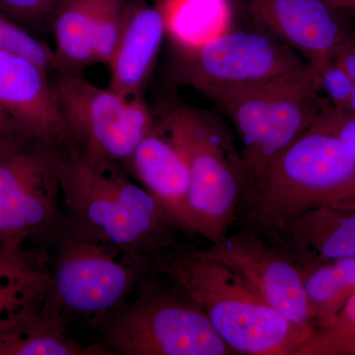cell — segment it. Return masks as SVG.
Wrapping results in <instances>:
<instances>
[{"label": "cell", "instance_id": "1", "mask_svg": "<svg viewBox=\"0 0 355 355\" xmlns=\"http://www.w3.org/2000/svg\"><path fill=\"white\" fill-rule=\"evenodd\" d=\"M55 163L65 225L154 270L159 261L183 248L179 235L189 233L119 165L92 162L70 144L55 146Z\"/></svg>", "mask_w": 355, "mask_h": 355}, {"label": "cell", "instance_id": "2", "mask_svg": "<svg viewBox=\"0 0 355 355\" xmlns=\"http://www.w3.org/2000/svg\"><path fill=\"white\" fill-rule=\"evenodd\" d=\"M155 270L202 308L235 354L296 355L314 334L268 304L234 270L202 249L177 250L158 261Z\"/></svg>", "mask_w": 355, "mask_h": 355}, {"label": "cell", "instance_id": "3", "mask_svg": "<svg viewBox=\"0 0 355 355\" xmlns=\"http://www.w3.org/2000/svg\"><path fill=\"white\" fill-rule=\"evenodd\" d=\"M326 205L355 207V160L334 135L310 128L270 164L237 220L270 242L299 214Z\"/></svg>", "mask_w": 355, "mask_h": 355}, {"label": "cell", "instance_id": "4", "mask_svg": "<svg viewBox=\"0 0 355 355\" xmlns=\"http://www.w3.org/2000/svg\"><path fill=\"white\" fill-rule=\"evenodd\" d=\"M320 91L319 76L309 64L279 80L212 99L241 139L246 184L242 205L260 187L273 161L314 125L328 101Z\"/></svg>", "mask_w": 355, "mask_h": 355}, {"label": "cell", "instance_id": "5", "mask_svg": "<svg viewBox=\"0 0 355 355\" xmlns=\"http://www.w3.org/2000/svg\"><path fill=\"white\" fill-rule=\"evenodd\" d=\"M164 120L188 165L187 227L211 244L220 242L237 222L246 191L234 137L218 119L189 106Z\"/></svg>", "mask_w": 355, "mask_h": 355}, {"label": "cell", "instance_id": "6", "mask_svg": "<svg viewBox=\"0 0 355 355\" xmlns=\"http://www.w3.org/2000/svg\"><path fill=\"white\" fill-rule=\"evenodd\" d=\"M172 284L142 282L132 302L98 320L110 349L123 355L234 354L202 308Z\"/></svg>", "mask_w": 355, "mask_h": 355}, {"label": "cell", "instance_id": "7", "mask_svg": "<svg viewBox=\"0 0 355 355\" xmlns=\"http://www.w3.org/2000/svg\"><path fill=\"white\" fill-rule=\"evenodd\" d=\"M62 197L55 146L14 132L0 139V248L23 252L30 238L53 233Z\"/></svg>", "mask_w": 355, "mask_h": 355}, {"label": "cell", "instance_id": "8", "mask_svg": "<svg viewBox=\"0 0 355 355\" xmlns=\"http://www.w3.org/2000/svg\"><path fill=\"white\" fill-rule=\"evenodd\" d=\"M53 86L70 144L92 162H128L153 127L140 97H125L67 72H58Z\"/></svg>", "mask_w": 355, "mask_h": 355}, {"label": "cell", "instance_id": "9", "mask_svg": "<svg viewBox=\"0 0 355 355\" xmlns=\"http://www.w3.org/2000/svg\"><path fill=\"white\" fill-rule=\"evenodd\" d=\"M62 231L44 304L62 316L67 311L101 319L120 307L151 270L65 224Z\"/></svg>", "mask_w": 355, "mask_h": 355}, {"label": "cell", "instance_id": "10", "mask_svg": "<svg viewBox=\"0 0 355 355\" xmlns=\"http://www.w3.org/2000/svg\"><path fill=\"white\" fill-rule=\"evenodd\" d=\"M182 51L184 80L210 99L279 80L309 65L284 42L261 33H224Z\"/></svg>", "mask_w": 355, "mask_h": 355}, {"label": "cell", "instance_id": "11", "mask_svg": "<svg viewBox=\"0 0 355 355\" xmlns=\"http://www.w3.org/2000/svg\"><path fill=\"white\" fill-rule=\"evenodd\" d=\"M202 251L234 270L287 319L313 329L300 268L286 250L241 226Z\"/></svg>", "mask_w": 355, "mask_h": 355}, {"label": "cell", "instance_id": "12", "mask_svg": "<svg viewBox=\"0 0 355 355\" xmlns=\"http://www.w3.org/2000/svg\"><path fill=\"white\" fill-rule=\"evenodd\" d=\"M30 58L0 49V107L19 132L53 144H70L55 86Z\"/></svg>", "mask_w": 355, "mask_h": 355}, {"label": "cell", "instance_id": "13", "mask_svg": "<svg viewBox=\"0 0 355 355\" xmlns=\"http://www.w3.org/2000/svg\"><path fill=\"white\" fill-rule=\"evenodd\" d=\"M257 22L321 69L349 37L338 11L322 0H246Z\"/></svg>", "mask_w": 355, "mask_h": 355}, {"label": "cell", "instance_id": "14", "mask_svg": "<svg viewBox=\"0 0 355 355\" xmlns=\"http://www.w3.org/2000/svg\"><path fill=\"white\" fill-rule=\"evenodd\" d=\"M268 243L286 250L299 268L355 257V207L306 210Z\"/></svg>", "mask_w": 355, "mask_h": 355}, {"label": "cell", "instance_id": "15", "mask_svg": "<svg viewBox=\"0 0 355 355\" xmlns=\"http://www.w3.org/2000/svg\"><path fill=\"white\" fill-rule=\"evenodd\" d=\"M128 162L144 188L191 234L186 216L188 165L164 119L154 121Z\"/></svg>", "mask_w": 355, "mask_h": 355}, {"label": "cell", "instance_id": "16", "mask_svg": "<svg viewBox=\"0 0 355 355\" xmlns=\"http://www.w3.org/2000/svg\"><path fill=\"white\" fill-rule=\"evenodd\" d=\"M165 32L160 9L140 2L125 7L120 39L109 64L111 90L125 97H140Z\"/></svg>", "mask_w": 355, "mask_h": 355}, {"label": "cell", "instance_id": "17", "mask_svg": "<svg viewBox=\"0 0 355 355\" xmlns=\"http://www.w3.org/2000/svg\"><path fill=\"white\" fill-rule=\"evenodd\" d=\"M109 349L83 347L70 338L64 318L44 305L0 326V355H97Z\"/></svg>", "mask_w": 355, "mask_h": 355}, {"label": "cell", "instance_id": "18", "mask_svg": "<svg viewBox=\"0 0 355 355\" xmlns=\"http://www.w3.org/2000/svg\"><path fill=\"white\" fill-rule=\"evenodd\" d=\"M166 32L181 51H193L230 29L228 0H164Z\"/></svg>", "mask_w": 355, "mask_h": 355}, {"label": "cell", "instance_id": "19", "mask_svg": "<svg viewBox=\"0 0 355 355\" xmlns=\"http://www.w3.org/2000/svg\"><path fill=\"white\" fill-rule=\"evenodd\" d=\"M98 0H62L53 17L58 72L76 73L95 62L93 22Z\"/></svg>", "mask_w": 355, "mask_h": 355}, {"label": "cell", "instance_id": "20", "mask_svg": "<svg viewBox=\"0 0 355 355\" xmlns=\"http://www.w3.org/2000/svg\"><path fill=\"white\" fill-rule=\"evenodd\" d=\"M314 331L328 324L355 295V257L300 268Z\"/></svg>", "mask_w": 355, "mask_h": 355}, {"label": "cell", "instance_id": "21", "mask_svg": "<svg viewBox=\"0 0 355 355\" xmlns=\"http://www.w3.org/2000/svg\"><path fill=\"white\" fill-rule=\"evenodd\" d=\"M50 275L24 251L0 258V326L14 316L36 310L50 293Z\"/></svg>", "mask_w": 355, "mask_h": 355}, {"label": "cell", "instance_id": "22", "mask_svg": "<svg viewBox=\"0 0 355 355\" xmlns=\"http://www.w3.org/2000/svg\"><path fill=\"white\" fill-rule=\"evenodd\" d=\"M355 347V295L328 324L314 331L296 355H352Z\"/></svg>", "mask_w": 355, "mask_h": 355}, {"label": "cell", "instance_id": "23", "mask_svg": "<svg viewBox=\"0 0 355 355\" xmlns=\"http://www.w3.org/2000/svg\"><path fill=\"white\" fill-rule=\"evenodd\" d=\"M127 4L123 0H98L93 22L95 62L109 65L123 29Z\"/></svg>", "mask_w": 355, "mask_h": 355}, {"label": "cell", "instance_id": "24", "mask_svg": "<svg viewBox=\"0 0 355 355\" xmlns=\"http://www.w3.org/2000/svg\"><path fill=\"white\" fill-rule=\"evenodd\" d=\"M0 49L24 55L48 72L58 71L55 53L18 23L2 14H0Z\"/></svg>", "mask_w": 355, "mask_h": 355}, {"label": "cell", "instance_id": "25", "mask_svg": "<svg viewBox=\"0 0 355 355\" xmlns=\"http://www.w3.org/2000/svg\"><path fill=\"white\" fill-rule=\"evenodd\" d=\"M311 128L334 135L355 160V114L335 108L327 101Z\"/></svg>", "mask_w": 355, "mask_h": 355}, {"label": "cell", "instance_id": "26", "mask_svg": "<svg viewBox=\"0 0 355 355\" xmlns=\"http://www.w3.org/2000/svg\"><path fill=\"white\" fill-rule=\"evenodd\" d=\"M317 73L319 76L320 88L326 93L331 106L340 110L345 108L354 87V81L335 58H331L318 69Z\"/></svg>", "mask_w": 355, "mask_h": 355}, {"label": "cell", "instance_id": "27", "mask_svg": "<svg viewBox=\"0 0 355 355\" xmlns=\"http://www.w3.org/2000/svg\"><path fill=\"white\" fill-rule=\"evenodd\" d=\"M62 0H0V14L14 22L51 21Z\"/></svg>", "mask_w": 355, "mask_h": 355}, {"label": "cell", "instance_id": "28", "mask_svg": "<svg viewBox=\"0 0 355 355\" xmlns=\"http://www.w3.org/2000/svg\"><path fill=\"white\" fill-rule=\"evenodd\" d=\"M334 58L355 81V37H347L338 46Z\"/></svg>", "mask_w": 355, "mask_h": 355}, {"label": "cell", "instance_id": "29", "mask_svg": "<svg viewBox=\"0 0 355 355\" xmlns=\"http://www.w3.org/2000/svg\"><path fill=\"white\" fill-rule=\"evenodd\" d=\"M14 132H19V130L12 119L0 107V139L6 135H12Z\"/></svg>", "mask_w": 355, "mask_h": 355}, {"label": "cell", "instance_id": "30", "mask_svg": "<svg viewBox=\"0 0 355 355\" xmlns=\"http://www.w3.org/2000/svg\"><path fill=\"white\" fill-rule=\"evenodd\" d=\"M336 10L355 11V0H322Z\"/></svg>", "mask_w": 355, "mask_h": 355}, {"label": "cell", "instance_id": "31", "mask_svg": "<svg viewBox=\"0 0 355 355\" xmlns=\"http://www.w3.org/2000/svg\"><path fill=\"white\" fill-rule=\"evenodd\" d=\"M343 111L347 112V113L349 114H355V85L354 89H352V94H350L349 100H347V104H345Z\"/></svg>", "mask_w": 355, "mask_h": 355}, {"label": "cell", "instance_id": "32", "mask_svg": "<svg viewBox=\"0 0 355 355\" xmlns=\"http://www.w3.org/2000/svg\"><path fill=\"white\" fill-rule=\"evenodd\" d=\"M352 355H355V347H354V350H352Z\"/></svg>", "mask_w": 355, "mask_h": 355}, {"label": "cell", "instance_id": "33", "mask_svg": "<svg viewBox=\"0 0 355 355\" xmlns=\"http://www.w3.org/2000/svg\"><path fill=\"white\" fill-rule=\"evenodd\" d=\"M2 253H1V248H0V258H1Z\"/></svg>", "mask_w": 355, "mask_h": 355}, {"label": "cell", "instance_id": "34", "mask_svg": "<svg viewBox=\"0 0 355 355\" xmlns=\"http://www.w3.org/2000/svg\"><path fill=\"white\" fill-rule=\"evenodd\" d=\"M354 85H355V81H354Z\"/></svg>", "mask_w": 355, "mask_h": 355}, {"label": "cell", "instance_id": "35", "mask_svg": "<svg viewBox=\"0 0 355 355\" xmlns=\"http://www.w3.org/2000/svg\"><path fill=\"white\" fill-rule=\"evenodd\" d=\"M163 1H164V0H163Z\"/></svg>", "mask_w": 355, "mask_h": 355}]
</instances>
